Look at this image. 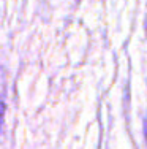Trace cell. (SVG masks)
I'll return each instance as SVG.
<instances>
[{"label":"cell","mask_w":147,"mask_h":149,"mask_svg":"<svg viewBox=\"0 0 147 149\" xmlns=\"http://www.w3.org/2000/svg\"><path fill=\"white\" fill-rule=\"evenodd\" d=\"M3 113H5V103L0 102V125H2V122H3Z\"/></svg>","instance_id":"6da1fadb"},{"label":"cell","mask_w":147,"mask_h":149,"mask_svg":"<svg viewBox=\"0 0 147 149\" xmlns=\"http://www.w3.org/2000/svg\"><path fill=\"white\" fill-rule=\"evenodd\" d=\"M144 138H146V144H147V118H146V122H144Z\"/></svg>","instance_id":"7a4b0ae2"}]
</instances>
